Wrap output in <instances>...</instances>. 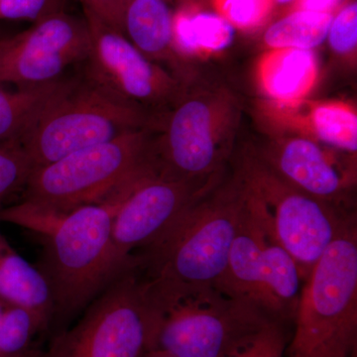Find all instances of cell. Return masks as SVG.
I'll use <instances>...</instances> for the list:
<instances>
[{"label":"cell","instance_id":"cell-1","mask_svg":"<svg viewBox=\"0 0 357 357\" xmlns=\"http://www.w3.org/2000/svg\"><path fill=\"white\" fill-rule=\"evenodd\" d=\"M126 197L114 196L63 215L40 210L21 201L0 211V222L13 223L39 236L35 265L43 275L53 302L52 335L69 324L98 296L137 263L122 261L112 241V220Z\"/></svg>","mask_w":357,"mask_h":357},{"label":"cell","instance_id":"cell-2","mask_svg":"<svg viewBox=\"0 0 357 357\" xmlns=\"http://www.w3.org/2000/svg\"><path fill=\"white\" fill-rule=\"evenodd\" d=\"M237 174L202 194L156 239L134 253L154 294L217 286L248 204Z\"/></svg>","mask_w":357,"mask_h":357},{"label":"cell","instance_id":"cell-3","mask_svg":"<svg viewBox=\"0 0 357 357\" xmlns=\"http://www.w3.org/2000/svg\"><path fill=\"white\" fill-rule=\"evenodd\" d=\"M157 117L110 93L83 72L65 77L20 145L37 168L84 148L151 128Z\"/></svg>","mask_w":357,"mask_h":357},{"label":"cell","instance_id":"cell-4","mask_svg":"<svg viewBox=\"0 0 357 357\" xmlns=\"http://www.w3.org/2000/svg\"><path fill=\"white\" fill-rule=\"evenodd\" d=\"M288 357H357V227L351 220L301 290Z\"/></svg>","mask_w":357,"mask_h":357},{"label":"cell","instance_id":"cell-5","mask_svg":"<svg viewBox=\"0 0 357 357\" xmlns=\"http://www.w3.org/2000/svg\"><path fill=\"white\" fill-rule=\"evenodd\" d=\"M154 130L124 134L33 169L21 201L56 215L103 203L152 168Z\"/></svg>","mask_w":357,"mask_h":357},{"label":"cell","instance_id":"cell-6","mask_svg":"<svg viewBox=\"0 0 357 357\" xmlns=\"http://www.w3.org/2000/svg\"><path fill=\"white\" fill-rule=\"evenodd\" d=\"M238 119V103L229 91H185L159 115L150 157L154 170L188 182H206L222 175Z\"/></svg>","mask_w":357,"mask_h":357},{"label":"cell","instance_id":"cell-7","mask_svg":"<svg viewBox=\"0 0 357 357\" xmlns=\"http://www.w3.org/2000/svg\"><path fill=\"white\" fill-rule=\"evenodd\" d=\"M147 290L159 314L154 349L174 357H225L278 321L255 303L215 286L170 294Z\"/></svg>","mask_w":357,"mask_h":357},{"label":"cell","instance_id":"cell-8","mask_svg":"<svg viewBox=\"0 0 357 357\" xmlns=\"http://www.w3.org/2000/svg\"><path fill=\"white\" fill-rule=\"evenodd\" d=\"M158 319L146 281L134 268L98 296L76 325L29 357H145L154 349Z\"/></svg>","mask_w":357,"mask_h":357},{"label":"cell","instance_id":"cell-9","mask_svg":"<svg viewBox=\"0 0 357 357\" xmlns=\"http://www.w3.org/2000/svg\"><path fill=\"white\" fill-rule=\"evenodd\" d=\"M259 199L274 238L290 253L305 282L319 258L354 217L286 182L258 154L243 156L236 171Z\"/></svg>","mask_w":357,"mask_h":357},{"label":"cell","instance_id":"cell-10","mask_svg":"<svg viewBox=\"0 0 357 357\" xmlns=\"http://www.w3.org/2000/svg\"><path fill=\"white\" fill-rule=\"evenodd\" d=\"M84 13L91 40L84 74L110 93L155 115L175 105L185 91L177 77L143 55L121 32L93 13Z\"/></svg>","mask_w":357,"mask_h":357},{"label":"cell","instance_id":"cell-11","mask_svg":"<svg viewBox=\"0 0 357 357\" xmlns=\"http://www.w3.org/2000/svg\"><path fill=\"white\" fill-rule=\"evenodd\" d=\"M91 34L86 20L66 13L49 16L0 40V84L42 86L64 77L70 66L88 60Z\"/></svg>","mask_w":357,"mask_h":357},{"label":"cell","instance_id":"cell-12","mask_svg":"<svg viewBox=\"0 0 357 357\" xmlns=\"http://www.w3.org/2000/svg\"><path fill=\"white\" fill-rule=\"evenodd\" d=\"M222 175L206 182L164 177L154 169L135 183L112 220V241L122 261L138 263L134 253L153 243L202 194Z\"/></svg>","mask_w":357,"mask_h":357},{"label":"cell","instance_id":"cell-13","mask_svg":"<svg viewBox=\"0 0 357 357\" xmlns=\"http://www.w3.org/2000/svg\"><path fill=\"white\" fill-rule=\"evenodd\" d=\"M258 156L296 189L347 211L356 174L354 170L344 169L333 155L311 138H284Z\"/></svg>","mask_w":357,"mask_h":357},{"label":"cell","instance_id":"cell-14","mask_svg":"<svg viewBox=\"0 0 357 357\" xmlns=\"http://www.w3.org/2000/svg\"><path fill=\"white\" fill-rule=\"evenodd\" d=\"M248 204L230 248L227 268L215 287L262 307L260 257L270 225L261 203L248 189Z\"/></svg>","mask_w":357,"mask_h":357},{"label":"cell","instance_id":"cell-15","mask_svg":"<svg viewBox=\"0 0 357 357\" xmlns=\"http://www.w3.org/2000/svg\"><path fill=\"white\" fill-rule=\"evenodd\" d=\"M258 83L274 102L291 105L306 98L318 77V62L312 50L271 49L260 59Z\"/></svg>","mask_w":357,"mask_h":357},{"label":"cell","instance_id":"cell-16","mask_svg":"<svg viewBox=\"0 0 357 357\" xmlns=\"http://www.w3.org/2000/svg\"><path fill=\"white\" fill-rule=\"evenodd\" d=\"M260 262L263 310L281 323L294 321L304 282L295 259L269 229L263 243Z\"/></svg>","mask_w":357,"mask_h":357},{"label":"cell","instance_id":"cell-17","mask_svg":"<svg viewBox=\"0 0 357 357\" xmlns=\"http://www.w3.org/2000/svg\"><path fill=\"white\" fill-rule=\"evenodd\" d=\"M122 34L149 60L175 58L174 18L165 0H128Z\"/></svg>","mask_w":357,"mask_h":357},{"label":"cell","instance_id":"cell-18","mask_svg":"<svg viewBox=\"0 0 357 357\" xmlns=\"http://www.w3.org/2000/svg\"><path fill=\"white\" fill-rule=\"evenodd\" d=\"M0 298L38 314L50 330L53 302L48 284L36 266L13 248L0 229Z\"/></svg>","mask_w":357,"mask_h":357},{"label":"cell","instance_id":"cell-19","mask_svg":"<svg viewBox=\"0 0 357 357\" xmlns=\"http://www.w3.org/2000/svg\"><path fill=\"white\" fill-rule=\"evenodd\" d=\"M64 79L16 91H7L0 84V145L20 144Z\"/></svg>","mask_w":357,"mask_h":357},{"label":"cell","instance_id":"cell-20","mask_svg":"<svg viewBox=\"0 0 357 357\" xmlns=\"http://www.w3.org/2000/svg\"><path fill=\"white\" fill-rule=\"evenodd\" d=\"M234 38V27L220 14L182 13L174 18L176 49L188 54L225 50Z\"/></svg>","mask_w":357,"mask_h":357},{"label":"cell","instance_id":"cell-21","mask_svg":"<svg viewBox=\"0 0 357 357\" xmlns=\"http://www.w3.org/2000/svg\"><path fill=\"white\" fill-rule=\"evenodd\" d=\"M332 13L295 10L268 28L265 44L270 49L312 50L328 38Z\"/></svg>","mask_w":357,"mask_h":357},{"label":"cell","instance_id":"cell-22","mask_svg":"<svg viewBox=\"0 0 357 357\" xmlns=\"http://www.w3.org/2000/svg\"><path fill=\"white\" fill-rule=\"evenodd\" d=\"M307 121L321 142L347 154L356 153L357 115L351 105L338 102L318 103L312 107Z\"/></svg>","mask_w":357,"mask_h":357},{"label":"cell","instance_id":"cell-23","mask_svg":"<svg viewBox=\"0 0 357 357\" xmlns=\"http://www.w3.org/2000/svg\"><path fill=\"white\" fill-rule=\"evenodd\" d=\"M33 169L20 145H0V210L13 195L23 192Z\"/></svg>","mask_w":357,"mask_h":357},{"label":"cell","instance_id":"cell-24","mask_svg":"<svg viewBox=\"0 0 357 357\" xmlns=\"http://www.w3.org/2000/svg\"><path fill=\"white\" fill-rule=\"evenodd\" d=\"M288 342L285 324L273 321L225 357H284Z\"/></svg>","mask_w":357,"mask_h":357},{"label":"cell","instance_id":"cell-25","mask_svg":"<svg viewBox=\"0 0 357 357\" xmlns=\"http://www.w3.org/2000/svg\"><path fill=\"white\" fill-rule=\"evenodd\" d=\"M218 13L239 29H252L264 22L274 0H213Z\"/></svg>","mask_w":357,"mask_h":357},{"label":"cell","instance_id":"cell-26","mask_svg":"<svg viewBox=\"0 0 357 357\" xmlns=\"http://www.w3.org/2000/svg\"><path fill=\"white\" fill-rule=\"evenodd\" d=\"M67 0H0V20L38 22L65 13Z\"/></svg>","mask_w":357,"mask_h":357},{"label":"cell","instance_id":"cell-27","mask_svg":"<svg viewBox=\"0 0 357 357\" xmlns=\"http://www.w3.org/2000/svg\"><path fill=\"white\" fill-rule=\"evenodd\" d=\"M328 42L335 53H351L357 44V4L352 2L333 18L328 33Z\"/></svg>","mask_w":357,"mask_h":357},{"label":"cell","instance_id":"cell-28","mask_svg":"<svg viewBox=\"0 0 357 357\" xmlns=\"http://www.w3.org/2000/svg\"><path fill=\"white\" fill-rule=\"evenodd\" d=\"M84 10L96 15L98 20L122 33V18L128 0H77Z\"/></svg>","mask_w":357,"mask_h":357},{"label":"cell","instance_id":"cell-29","mask_svg":"<svg viewBox=\"0 0 357 357\" xmlns=\"http://www.w3.org/2000/svg\"><path fill=\"white\" fill-rule=\"evenodd\" d=\"M342 0H298L297 10L312 13H332Z\"/></svg>","mask_w":357,"mask_h":357},{"label":"cell","instance_id":"cell-30","mask_svg":"<svg viewBox=\"0 0 357 357\" xmlns=\"http://www.w3.org/2000/svg\"><path fill=\"white\" fill-rule=\"evenodd\" d=\"M145 357H174L171 354H167L163 351H159V349H153L150 352H148L147 356Z\"/></svg>","mask_w":357,"mask_h":357},{"label":"cell","instance_id":"cell-31","mask_svg":"<svg viewBox=\"0 0 357 357\" xmlns=\"http://www.w3.org/2000/svg\"><path fill=\"white\" fill-rule=\"evenodd\" d=\"M7 304V301L1 299L0 298V317H1L2 312H3L4 309H6Z\"/></svg>","mask_w":357,"mask_h":357},{"label":"cell","instance_id":"cell-32","mask_svg":"<svg viewBox=\"0 0 357 357\" xmlns=\"http://www.w3.org/2000/svg\"><path fill=\"white\" fill-rule=\"evenodd\" d=\"M275 1H276L277 3L279 4H287L290 3V2L294 1V0H275Z\"/></svg>","mask_w":357,"mask_h":357}]
</instances>
